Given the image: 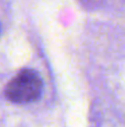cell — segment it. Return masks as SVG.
Wrapping results in <instances>:
<instances>
[{
  "label": "cell",
  "instance_id": "6da1fadb",
  "mask_svg": "<svg viewBox=\"0 0 125 127\" xmlns=\"http://www.w3.org/2000/svg\"><path fill=\"white\" fill-rule=\"evenodd\" d=\"M43 83L41 77L31 69H22L7 84L5 96L16 104H26L37 100L42 94Z\"/></svg>",
  "mask_w": 125,
  "mask_h": 127
}]
</instances>
